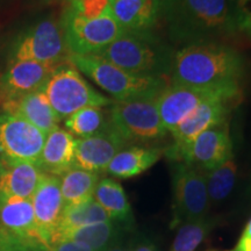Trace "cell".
<instances>
[{"label":"cell","mask_w":251,"mask_h":251,"mask_svg":"<svg viewBox=\"0 0 251 251\" xmlns=\"http://www.w3.org/2000/svg\"><path fill=\"white\" fill-rule=\"evenodd\" d=\"M127 146L109 122L100 133L76 140L75 168L97 174L105 172L114 156Z\"/></svg>","instance_id":"obj_16"},{"label":"cell","mask_w":251,"mask_h":251,"mask_svg":"<svg viewBox=\"0 0 251 251\" xmlns=\"http://www.w3.org/2000/svg\"><path fill=\"white\" fill-rule=\"evenodd\" d=\"M1 111L6 114L15 115L30 122L47 135L59 128L61 122V119L52 109L46 94L41 90L6 102L1 107Z\"/></svg>","instance_id":"obj_20"},{"label":"cell","mask_w":251,"mask_h":251,"mask_svg":"<svg viewBox=\"0 0 251 251\" xmlns=\"http://www.w3.org/2000/svg\"><path fill=\"white\" fill-rule=\"evenodd\" d=\"M70 56L61 23L45 19L19 39L11 61H31L61 67L70 62Z\"/></svg>","instance_id":"obj_9"},{"label":"cell","mask_w":251,"mask_h":251,"mask_svg":"<svg viewBox=\"0 0 251 251\" xmlns=\"http://www.w3.org/2000/svg\"><path fill=\"white\" fill-rule=\"evenodd\" d=\"M0 251H49L42 241L17 235L0 224Z\"/></svg>","instance_id":"obj_30"},{"label":"cell","mask_w":251,"mask_h":251,"mask_svg":"<svg viewBox=\"0 0 251 251\" xmlns=\"http://www.w3.org/2000/svg\"><path fill=\"white\" fill-rule=\"evenodd\" d=\"M121 231H124V229L119 228L118 225L106 221L65 231L59 235L56 241L70 240L83 244L92 251H107L120 242Z\"/></svg>","instance_id":"obj_24"},{"label":"cell","mask_w":251,"mask_h":251,"mask_svg":"<svg viewBox=\"0 0 251 251\" xmlns=\"http://www.w3.org/2000/svg\"><path fill=\"white\" fill-rule=\"evenodd\" d=\"M0 224L12 233L43 242L36 227L31 199L0 198Z\"/></svg>","instance_id":"obj_23"},{"label":"cell","mask_w":251,"mask_h":251,"mask_svg":"<svg viewBox=\"0 0 251 251\" xmlns=\"http://www.w3.org/2000/svg\"><path fill=\"white\" fill-rule=\"evenodd\" d=\"M107 251H127V249H126L124 244H122V242H119L118 244L113 246L111 249H108Z\"/></svg>","instance_id":"obj_36"},{"label":"cell","mask_w":251,"mask_h":251,"mask_svg":"<svg viewBox=\"0 0 251 251\" xmlns=\"http://www.w3.org/2000/svg\"><path fill=\"white\" fill-rule=\"evenodd\" d=\"M42 176L43 172L34 163L0 155V198L31 199Z\"/></svg>","instance_id":"obj_17"},{"label":"cell","mask_w":251,"mask_h":251,"mask_svg":"<svg viewBox=\"0 0 251 251\" xmlns=\"http://www.w3.org/2000/svg\"><path fill=\"white\" fill-rule=\"evenodd\" d=\"M108 115L113 128L127 144L153 142L168 134L157 109L156 98L113 101Z\"/></svg>","instance_id":"obj_6"},{"label":"cell","mask_w":251,"mask_h":251,"mask_svg":"<svg viewBox=\"0 0 251 251\" xmlns=\"http://www.w3.org/2000/svg\"><path fill=\"white\" fill-rule=\"evenodd\" d=\"M47 134L24 119L0 114V155L37 165Z\"/></svg>","instance_id":"obj_12"},{"label":"cell","mask_w":251,"mask_h":251,"mask_svg":"<svg viewBox=\"0 0 251 251\" xmlns=\"http://www.w3.org/2000/svg\"><path fill=\"white\" fill-rule=\"evenodd\" d=\"M70 62L80 74L111 94L114 101L157 98L168 86L164 78L130 74L98 55H71Z\"/></svg>","instance_id":"obj_4"},{"label":"cell","mask_w":251,"mask_h":251,"mask_svg":"<svg viewBox=\"0 0 251 251\" xmlns=\"http://www.w3.org/2000/svg\"><path fill=\"white\" fill-rule=\"evenodd\" d=\"M36 227L48 248L54 242L64 209L59 177L43 174L31 197Z\"/></svg>","instance_id":"obj_15"},{"label":"cell","mask_w":251,"mask_h":251,"mask_svg":"<svg viewBox=\"0 0 251 251\" xmlns=\"http://www.w3.org/2000/svg\"><path fill=\"white\" fill-rule=\"evenodd\" d=\"M241 40L251 43V0H228Z\"/></svg>","instance_id":"obj_31"},{"label":"cell","mask_w":251,"mask_h":251,"mask_svg":"<svg viewBox=\"0 0 251 251\" xmlns=\"http://www.w3.org/2000/svg\"><path fill=\"white\" fill-rule=\"evenodd\" d=\"M108 6L124 31L153 30L161 20L159 0H108Z\"/></svg>","instance_id":"obj_18"},{"label":"cell","mask_w":251,"mask_h":251,"mask_svg":"<svg viewBox=\"0 0 251 251\" xmlns=\"http://www.w3.org/2000/svg\"><path fill=\"white\" fill-rule=\"evenodd\" d=\"M164 155V149L150 147H126L109 163L106 174L119 179H129L149 170Z\"/></svg>","instance_id":"obj_21"},{"label":"cell","mask_w":251,"mask_h":251,"mask_svg":"<svg viewBox=\"0 0 251 251\" xmlns=\"http://www.w3.org/2000/svg\"><path fill=\"white\" fill-rule=\"evenodd\" d=\"M176 51L161 36L149 31H124L98 56L139 76L170 79Z\"/></svg>","instance_id":"obj_3"},{"label":"cell","mask_w":251,"mask_h":251,"mask_svg":"<svg viewBox=\"0 0 251 251\" xmlns=\"http://www.w3.org/2000/svg\"><path fill=\"white\" fill-rule=\"evenodd\" d=\"M205 177L211 205L224 201L231 193L236 183L237 164L234 156L213 170L205 172Z\"/></svg>","instance_id":"obj_27"},{"label":"cell","mask_w":251,"mask_h":251,"mask_svg":"<svg viewBox=\"0 0 251 251\" xmlns=\"http://www.w3.org/2000/svg\"><path fill=\"white\" fill-rule=\"evenodd\" d=\"M49 251H92L89 248L70 240H58L50 246Z\"/></svg>","instance_id":"obj_34"},{"label":"cell","mask_w":251,"mask_h":251,"mask_svg":"<svg viewBox=\"0 0 251 251\" xmlns=\"http://www.w3.org/2000/svg\"><path fill=\"white\" fill-rule=\"evenodd\" d=\"M109 125L107 117L102 107H86L77 111L65 119V127L69 133L78 139L92 136L102 131Z\"/></svg>","instance_id":"obj_28"},{"label":"cell","mask_w":251,"mask_h":251,"mask_svg":"<svg viewBox=\"0 0 251 251\" xmlns=\"http://www.w3.org/2000/svg\"><path fill=\"white\" fill-rule=\"evenodd\" d=\"M172 229L207 218L211 201L205 172L185 163H176L172 174Z\"/></svg>","instance_id":"obj_8"},{"label":"cell","mask_w":251,"mask_h":251,"mask_svg":"<svg viewBox=\"0 0 251 251\" xmlns=\"http://www.w3.org/2000/svg\"><path fill=\"white\" fill-rule=\"evenodd\" d=\"M207 251H251V219L244 226L242 234L234 248L229 250H207Z\"/></svg>","instance_id":"obj_33"},{"label":"cell","mask_w":251,"mask_h":251,"mask_svg":"<svg viewBox=\"0 0 251 251\" xmlns=\"http://www.w3.org/2000/svg\"><path fill=\"white\" fill-rule=\"evenodd\" d=\"M238 101L224 98L207 100L187 117L176 129L172 131L174 143L164 150V155L170 158L188 143H191L198 135L209 128L228 124L230 112L238 105Z\"/></svg>","instance_id":"obj_13"},{"label":"cell","mask_w":251,"mask_h":251,"mask_svg":"<svg viewBox=\"0 0 251 251\" xmlns=\"http://www.w3.org/2000/svg\"><path fill=\"white\" fill-rule=\"evenodd\" d=\"M61 26L71 55H98L124 33L113 18L109 6L106 13L89 19L65 8Z\"/></svg>","instance_id":"obj_7"},{"label":"cell","mask_w":251,"mask_h":251,"mask_svg":"<svg viewBox=\"0 0 251 251\" xmlns=\"http://www.w3.org/2000/svg\"><path fill=\"white\" fill-rule=\"evenodd\" d=\"M93 198L103 211L107 213L109 220L122 229H131L134 226V214L124 187L112 178H102L94 190Z\"/></svg>","instance_id":"obj_22"},{"label":"cell","mask_w":251,"mask_h":251,"mask_svg":"<svg viewBox=\"0 0 251 251\" xmlns=\"http://www.w3.org/2000/svg\"><path fill=\"white\" fill-rule=\"evenodd\" d=\"M41 91L61 120L83 108L106 107L113 102L94 90L71 62L56 69Z\"/></svg>","instance_id":"obj_5"},{"label":"cell","mask_w":251,"mask_h":251,"mask_svg":"<svg viewBox=\"0 0 251 251\" xmlns=\"http://www.w3.org/2000/svg\"><path fill=\"white\" fill-rule=\"evenodd\" d=\"M233 147L228 124H224L202 131L169 159L176 163H185L207 172L231 158L234 156Z\"/></svg>","instance_id":"obj_11"},{"label":"cell","mask_w":251,"mask_h":251,"mask_svg":"<svg viewBox=\"0 0 251 251\" xmlns=\"http://www.w3.org/2000/svg\"><path fill=\"white\" fill-rule=\"evenodd\" d=\"M76 137L68 130L57 128L47 135L37 166L46 175L61 177L75 168Z\"/></svg>","instance_id":"obj_19"},{"label":"cell","mask_w":251,"mask_h":251,"mask_svg":"<svg viewBox=\"0 0 251 251\" xmlns=\"http://www.w3.org/2000/svg\"><path fill=\"white\" fill-rule=\"evenodd\" d=\"M68 8L83 17L98 18L108 9V0H68Z\"/></svg>","instance_id":"obj_32"},{"label":"cell","mask_w":251,"mask_h":251,"mask_svg":"<svg viewBox=\"0 0 251 251\" xmlns=\"http://www.w3.org/2000/svg\"><path fill=\"white\" fill-rule=\"evenodd\" d=\"M247 62L233 46L202 42L181 47L175 54L170 84L243 93Z\"/></svg>","instance_id":"obj_1"},{"label":"cell","mask_w":251,"mask_h":251,"mask_svg":"<svg viewBox=\"0 0 251 251\" xmlns=\"http://www.w3.org/2000/svg\"><path fill=\"white\" fill-rule=\"evenodd\" d=\"M216 98L240 102L243 99V93L168 84L156 98V105L165 130L171 134L202 102Z\"/></svg>","instance_id":"obj_10"},{"label":"cell","mask_w":251,"mask_h":251,"mask_svg":"<svg viewBox=\"0 0 251 251\" xmlns=\"http://www.w3.org/2000/svg\"><path fill=\"white\" fill-rule=\"evenodd\" d=\"M57 68L31 61H9L0 75V109L6 102L40 91Z\"/></svg>","instance_id":"obj_14"},{"label":"cell","mask_w":251,"mask_h":251,"mask_svg":"<svg viewBox=\"0 0 251 251\" xmlns=\"http://www.w3.org/2000/svg\"><path fill=\"white\" fill-rule=\"evenodd\" d=\"M169 39L181 47L241 40L228 0H159Z\"/></svg>","instance_id":"obj_2"},{"label":"cell","mask_w":251,"mask_h":251,"mask_svg":"<svg viewBox=\"0 0 251 251\" xmlns=\"http://www.w3.org/2000/svg\"><path fill=\"white\" fill-rule=\"evenodd\" d=\"M59 179L64 206H71L93 198L94 190L100 180V175L79 168H72L61 176Z\"/></svg>","instance_id":"obj_25"},{"label":"cell","mask_w":251,"mask_h":251,"mask_svg":"<svg viewBox=\"0 0 251 251\" xmlns=\"http://www.w3.org/2000/svg\"><path fill=\"white\" fill-rule=\"evenodd\" d=\"M106 221H111V220L102 207L94 200V198H91L86 201L77 203V205L64 206L54 242L59 235L65 231Z\"/></svg>","instance_id":"obj_26"},{"label":"cell","mask_w":251,"mask_h":251,"mask_svg":"<svg viewBox=\"0 0 251 251\" xmlns=\"http://www.w3.org/2000/svg\"><path fill=\"white\" fill-rule=\"evenodd\" d=\"M131 251H158V249H157L155 243L150 242V241H142V242L136 244Z\"/></svg>","instance_id":"obj_35"},{"label":"cell","mask_w":251,"mask_h":251,"mask_svg":"<svg viewBox=\"0 0 251 251\" xmlns=\"http://www.w3.org/2000/svg\"><path fill=\"white\" fill-rule=\"evenodd\" d=\"M215 225L216 220L207 216L205 219L179 226L170 251H197L206 237L211 234Z\"/></svg>","instance_id":"obj_29"}]
</instances>
